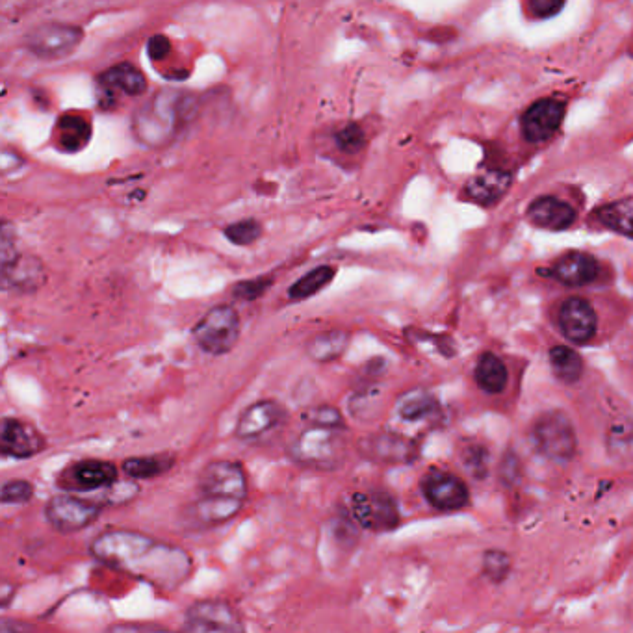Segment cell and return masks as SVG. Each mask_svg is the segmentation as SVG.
Here are the masks:
<instances>
[{
	"label": "cell",
	"instance_id": "6da1fadb",
	"mask_svg": "<svg viewBox=\"0 0 633 633\" xmlns=\"http://www.w3.org/2000/svg\"><path fill=\"white\" fill-rule=\"evenodd\" d=\"M90 554L106 567L127 572L158 589L173 591L190 578L192 557L142 531L108 530L90 543Z\"/></svg>",
	"mask_w": 633,
	"mask_h": 633
},
{
	"label": "cell",
	"instance_id": "7a4b0ae2",
	"mask_svg": "<svg viewBox=\"0 0 633 633\" xmlns=\"http://www.w3.org/2000/svg\"><path fill=\"white\" fill-rule=\"evenodd\" d=\"M197 104L192 95L162 91L134 119V132L145 143L166 142L184 123L192 121Z\"/></svg>",
	"mask_w": 633,
	"mask_h": 633
},
{
	"label": "cell",
	"instance_id": "3957f363",
	"mask_svg": "<svg viewBox=\"0 0 633 633\" xmlns=\"http://www.w3.org/2000/svg\"><path fill=\"white\" fill-rule=\"evenodd\" d=\"M292 457L299 465L320 470H333L340 466L346 442L342 439V429L333 427L312 426L305 427L292 444Z\"/></svg>",
	"mask_w": 633,
	"mask_h": 633
},
{
	"label": "cell",
	"instance_id": "277c9868",
	"mask_svg": "<svg viewBox=\"0 0 633 633\" xmlns=\"http://www.w3.org/2000/svg\"><path fill=\"white\" fill-rule=\"evenodd\" d=\"M195 344L210 355H227L240 340V316L231 305H216L195 323Z\"/></svg>",
	"mask_w": 633,
	"mask_h": 633
},
{
	"label": "cell",
	"instance_id": "5b68a950",
	"mask_svg": "<svg viewBox=\"0 0 633 633\" xmlns=\"http://www.w3.org/2000/svg\"><path fill=\"white\" fill-rule=\"evenodd\" d=\"M533 440L544 457L563 463L576 452V433L569 416L561 411L543 414L533 427Z\"/></svg>",
	"mask_w": 633,
	"mask_h": 633
},
{
	"label": "cell",
	"instance_id": "8992f818",
	"mask_svg": "<svg viewBox=\"0 0 633 633\" xmlns=\"http://www.w3.org/2000/svg\"><path fill=\"white\" fill-rule=\"evenodd\" d=\"M103 505L97 502H88L77 496L60 494L51 498L45 505V518L60 533H75L91 526L97 518L101 517Z\"/></svg>",
	"mask_w": 633,
	"mask_h": 633
},
{
	"label": "cell",
	"instance_id": "52a82bcc",
	"mask_svg": "<svg viewBox=\"0 0 633 633\" xmlns=\"http://www.w3.org/2000/svg\"><path fill=\"white\" fill-rule=\"evenodd\" d=\"M82 38L84 34L78 26L45 23L28 32L26 49L41 60H60L75 51Z\"/></svg>",
	"mask_w": 633,
	"mask_h": 633
},
{
	"label": "cell",
	"instance_id": "ba28073f",
	"mask_svg": "<svg viewBox=\"0 0 633 633\" xmlns=\"http://www.w3.org/2000/svg\"><path fill=\"white\" fill-rule=\"evenodd\" d=\"M351 517L366 530L390 531L398 526L400 511L387 492H357L351 498Z\"/></svg>",
	"mask_w": 633,
	"mask_h": 633
},
{
	"label": "cell",
	"instance_id": "9c48e42d",
	"mask_svg": "<svg viewBox=\"0 0 633 633\" xmlns=\"http://www.w3.org/2000/svg\"><path fill=\"white\" fill-rule=\"evenodd\" d=\"M197 489L201 496L236 498L246 502L247 476L244 466L234 461H212L201 470Z\"/></svg>",
	"mask_w": 633,
	"mask_h": 633
},
{
	"label": "cell",
	"instance_id": "30bf717a",
	"mask_svg": "<svg viewBox=\"0 0 633 633\" xmlns=\"http://www.w3.org/2000/svg\"><path fill=\"white\" fill-rule=\"evenodd\" d=\"M186 632H244L246 626L231 604L221 600H199L184 615Z\"/></svg>",
	"mask_w": 633,
	"mask_h": 633
},
{
	"label": "cell",
	"instance_id": "8fae6325",
	"mask_svg": "<svg viewBox=\"0 0 633 633\" xmlns=\"http://www.w3.org/2000/svg\"><path fill=\"white\" fill-rule=\"evenodd\" d=\"M119 478V470L110 461L82 459L67 466L58 476L56 483L60 489L69 492H90L110 489Z\"/></svg>",
	"mask_w": 633,
	"mask_h": 633
},
{
	"label": "cell",
	"instance_id": "7c38bea8",
	"mask_svg": "<svg viewBox=\"0 0 633 633\" xmlns=\"http://www.w3.org/2000/svg\"><path fill=\"white\" fill-rule=\"evenodd\" d=\"M565 104L557 99H541L531 104L520 117V129L524 138L531 143L550 140L565 119Z\"/></svg>",
	"mask_w": 633,
	"mask_h": 633
},
{
	"label": "cell",
	"instance_id": "4fadbf2b",
	"mask_svg": "<svg viewBox=\"0 0 633 633\" xmlns=\"http://www.w3.org/2000/svg\"><path fill=\"white\" fill-rule=\"evenodd\" d=\"M422 492L427 502L439 511H457L468 504V489L465 483L450 472L431 468L422 479Z\"/></svg>",
	"mask_w": 633,
	"mask_h": 633
},
{
	"label": "cell",
	"instance_id": "5bb4252c",
	"mask_svg": "<svg viewBox=\"0 0 633 633\" xmlns=\"http://www.w3.org/2000/svg\"><path fill=\"white\" fill-rule=\"evenodd\" d=\"M47 448V440L32 424L17 418H6L0 433V452L4 457L30 459Z\"/></svg>",
	"mask_w": 633,
	"mask_h": 633
},
{
	"label": "cell",
	"instance_id": "9a60e30c",
	"mask_svg": "<svg viewBox=\"0 0 633 633\" xmlns=\"http://www.w3.org/2000/svg\"><path fill=\"white\" fill-rule=\"evenodd\" d=\"M286 409L275 400H262L249 405L236 422V437L255 440L285 422Z\"/></svg>",
	"mask_w": 633,
	"mask_h": 633
},
{
	"label": "cell",
	"instance_id": "2e32d148",
	"mask_svg": "<svg viewBox=\"0 0 633 633\" xmlns=\"http://www.w3.org/2000/svg\"><path fill=\"white\" fill-rule=\"evenodd\" d=\"M559 327L570 342H589L598 329V318L593 305L583 298L567 299L559 309Z\"/></svg>",
	"mask_w": 633,
	"mask_h": 633
},
{
	"label": "cell",
	"instance_id": "e0dca14e",
	"mask_svg": "<svg viewBox=\"0 0 633 633\" xmlns=\"http://www.w3.org/2000/svg\"><path fill=\"white\" fill-rule=\"evenodd\" d=\"M526 216L535 227H541L546 231H565L572 227L578 218L576 208L552 195L537 197L528 207Z\"/></svg>",
	"mask_w": 633,
	"mask_h": 633
},
{
	"label": "cell",
	"instance_id": "ac0fdd59",
	"mask_svg": "<svg viewBox=\"0 0 633 633\" xmlns=\"http://www.w3.org/2000/svg\"><path fill=\"white\" fill-rule=\"evenodd\" d=\"M513 182V175L502 169H485L466 182L465 195L481 207H492L498 203Z\"/></svg>",
	"mask_w": 633,
	"mask_h": 633
},
{
	"label": "cell",
	"instance_id": "d6986e66",
	"mask_svg": "<svg viewBox=\"0 0 633 633\" xmlns=\"http://www.w3.org/2000/svg\"><path fill=\"white\" fill-rule=\"evenodd\" d=\"M244 500L236 498H220V496H201L195 504L190 505L188 517L203 528L220 526L233 520L242 511Z\"/></svg>",
	"mask_w": 633,
	"mask_h": 633
},
{
	"label": "cell",
	"instance_id": "ffe728a7",
	"mask_svg": "<svg viewBox=\"0 0 633 633\" xmlns=\"http://www.w3.org/2000/svg\"><path fill=\"white\" fill-rule=\"evenodd\" d=\"M554 279L565 286H585L598 277V262L593 255L570 251L557 260L552 270Z\"/></svg>",
	"mask_w": 633,
	"mask_h": 633
},
{
	"label": "cell",
	"instance_id": "44dd1931",
	"mask_svg": "<svg viewBox=\"0 0 633 633\" xmlns=\"http://www.w3.org/2000/svg\"><path fill=\"white\" fill-rule=\"evenodd\" d=\"M45 283V268L34 257H19L8 268H2V288L30 294Z\"/></svg>",
	"mask_w": 633,
	"mask_h": 633
},
{
	"label": "cell",
	"instance_id": "7402d4cb",
	"mask_svg": "<svg viewBox=\"0 0 633 633\" xmlns=\"http://www.w3.org/2000/svg\"><path fill=\"white\" fill-rule=\"evenodd\" d=\"M349 346V333L342 329L323 331L307 342V355L312 361L327 364L340 359Z\"/></svg>",
	"mask_w": 633,
	"mask_h": 633
},
{
	"label": "cell",
	"instance_id": "603a6c76",
	"mask_svg": "<svg viewBox=\"0 0 633 633\" xmlns=\"http://www.w3.org/2000/svg\"><path fill=\"white\" fill-rule=\"evenodd\" d=\"M175 465V457L169 453L145 455V457H130L121 463V470L132 479L158 478L171 470Z\"/></svg>",
	"mask_w": 633,
	"mask_h": 633
},
{
	"label": "cell",
	"instance_id": "cb8c5ba5",
	"mask_svg": "<svg viewBox=\"0 0 633 633\" xmlns=\"http://www.w3.org/2000/svg\"><path fill=\"white\" fill-rule=\"evenodd\" d=\"M596 216L604 227L633 238V197L619 199L598 208Z\"/></svg>",
	"mask_w": 633,
	"mask_h": 633
},
{
	"label": "cell",
	"instance_id": "d4e9b609",
	"mask_svg": "<svg viewBox=\"0 0 633 633\" xmlns=\"http://www.w3.org/2000/svg\"><path fill=\"white\" fill-rule=\"evenodd\" d=\"M101 84L110 88H119L127 95H142L147 90V80L143 77L142 71L136 69L134 65L121 64L108 69L101 75Z\"/></svg>",
	"mask_w": 633,
	"mask_h": 633
},
{
	"label": "cell",
	"instance_id": "484cf974",
	"mask_svg": "<svg viewBox=\"0 0 633 633\" xmlns=\"http://www.w3.org/2000/svg\"><path fill=\"white\" fill-rule=\"evenodd\" d=\"M476 381L487 394H500L507 385V368L496 355L485 353L476 366Z\"/></svg>",
	"mask_w": 633,
	"mask_h": 633
},
{
	"label": "cell",
	"instance_id": "4316f807",
	"mask_svg": "<svg viewBox=\"0 0 633 633\" xmlns=\"http://www.w3.org/2000/svg\"><path fill=\"white\" fill-rule=\"evenodd\" d=\"M91 127L86 119L78 116H64L58 119V143L67 153L80 151L90 142Z\"/></svg>",
	"mask_w": 633,
	"mask_h": 633
},
{
	"label": "cell",
	"instance_id": "83f0119b",
	"mask_svg": "<svg viewBox=\"0 0 633 633\" xmlns=\"http://www.w3.org/2000/svg\"><path fill=\"white\" fill-rule=\"evenodd\" d=\"M336 270L333 266H318L309 273H305L299 281L288 288V298L292 301H303V299L316 296L325 286L331 285L335 279Z\"/></svg>",
	"mask_w": 633,
	"mask_h": 633
},
{
	"label": "cell",
	"instance_id": "f1b7e54d",
	"mask_svg": "<svg viewBox=\"0 0 633 633\" xmlns=\"http://www.w3.org/2000/svg\"><path fill=\"white\" fill-rule=\"evenodd\" d=\"M550 364L557 379L563 383H576L583 374L582 357L567 346H557L550 351Z\"/></svg>",
	"mask_w": 633,
	"mask_h": 633
},
{
	"label": "cell",
	"instance_id": "f546056e",
	"mask_svg": "<svg viewBox=\"0 0 633 633\" xmlns=\"http://www.w3.org/2000/svg\"><path fill=\"white\" fill-rule=\"evenodd\" d=\"M608 448L617 459H633V422H617L609 429Z\"/></svg>",
	"mask_w": 633,
	"mask_h": 633
},
{
	"label": "cell",
	"instance_id": "4dcf8cb0",
	"mask_svg": "<svg viewBox=\"0 0 633 633\" xmlns=\"http://www.w3.org/2000/svg\"><path fill=\"white\" fill-rule=\"evenodd\" d=\"M223 234L234 246H251L262 236V225L259 221L249 218V220L236 221L229 225Z\"/></svg>",
	"mask_w": 633,
	"mask_h": 633
},
{
	"label": "cell",
	"instance_id": "1f68e13d",
	"mask_svg": "<svg viewBox=\"0 0 633 633\" xmlns=\"http://www.w3.org/2000/svg\"><path fill=\"white\" fill-rule=\"evenodd\" d=\"M433 409L435 400L429 394H407L400 403V416L405 420H422Z\"/></svg>",
	"mask_w": 633,
	"mask_h": 633
},
{
	"label": "cell",
	"instance_id": "d6a6232c",
	"mask_svg": "<svg viewBox=\"0 0 633 633\" xmlns=\"http://www.w3.org/2000/svg\"><path fill=\"white\" fill-rule=\"evenodd\" d=\"M34 496V485L25 479H10L2 485L0 500L4 505L26 504Z\"/></svg>",
	"mask_w": 633,
	"mask_h": 633
},
{
	"label": "cell",
	"instance_id": "836d02e7",
	"mask_svg": "<svg viewBox=\"0 0 633 633\" xmlns=\"http://www.w3.org/2000/svg\"><path fill=\"white\" fill-rule=\"evenodd\" d=\"M307 422L312 426L333 427V429H344V416L331 405H322V407H314L309 413L305 414Z\"/></svg>",
	"mask_w": 633,
	"mask_h": 633
},
{
	"label": "cell",
	"instance_id": "e575fe53",
	"mask_svg": "<svg viewBox=\"0 0 633 633\" xmlns=\"http://www.w3.org/2000/svg\"><path fill=\"white\" fill-rule=\"evenodd\" d=\"M336 143L344 153L353 155V153H359L364 147L366 136L359 125H348L346 129H342L336 134Z\"/></svg>",
	"mask_w": 633,
	"mask_h": 633
},
{
	"label": "cell",
	"instance_id": "d590c367",
	"mask_svg": "<svg viewBox=\"0 0 633 633\" xmlns=\"http://www.w3.org/2000/svg\"><path fill=\"white\" fill-rule=\"evenodd\" d=\"M272 285V279H251V281H242L238 285H234V298L246 299V301H253V299L260 298L268 288Z\"/></svg>",
	"mask_w": 633,
	"mask_h": 633
},
{
	"label": "cell",
	"instance_id": "8d00e7d4",
	"mask_svg": "<svg viewBox=\"0 0 633 633\" xmlns=\"http://www.w3.org/2000/svg\"><path fill=\"white\" fill-rule=\"evenodd\" d=\"M19 257L21 255L17 253V247H15V234L10 229V223H4L2 240H0V264H2V268H8Z\"/></svg>",
	"mask_w": 633,
	"mask_h": 633
},
{
	"label": "cell",
	"instance_id": "74e56055",
	"mask_svg": "<svg viewBox=\"0 0 633 633\" xmlns=\"http://www.w3.org/2000/svg\"><path fill=\"white\" fill-rule=\"evenodd\" d=\"M565 0H528V10L537 19H550L563 10Z\"/></svg>",
	"mask_w": 633,
	"mask_h": 633
},
{
	"label": "cell",
	"instance_id": "f35d334b",
	"mask_svg": "<svg viewBox=\"0 0 633 633\" xmlns=\"http://www.w3.org/2000/svg\"><path fill=\"white\" fill-rule=\"evenodd\" d=\"M169 51H171V43H169V39L166 36H153L147 43V52H149L151 60H155V62L164 60L168 56Z\"/></svg>",
	"mask_w": 633,
	"mask_h": 633
},
{
	"label": "cell",
	"instance_id": "ab89813d",
	"mask_svg": "<svg viewBox=\"0 0 633 633\" xmlns=\"http://www.w3.org/2000/svg\"><path fill=\"white\" fill-rule=\"evenodd\" d=\"M140 630L155 632V630H162V628L155 626V624H116L110 628V632H140Z\"/></svg>",
	"mask_w": 633,
	"mask_h": 633
},
{
	"label": "cell",
	"instance_id": "60d3db41",
	"mask_svg": "<svg viewBox=\"0 0 633 633\" xmlns=\"http://www.w3.org/2000/svg\"><path fill=\"white\" fill-rule=\"evenodd\" d=\"M13 593H15V589H13L12 585L4 583V587H2V606H8L10 596H12Z\"/></svg>",
	"mask_w": 633,
	"mask_h": 633
}]
</instances>
